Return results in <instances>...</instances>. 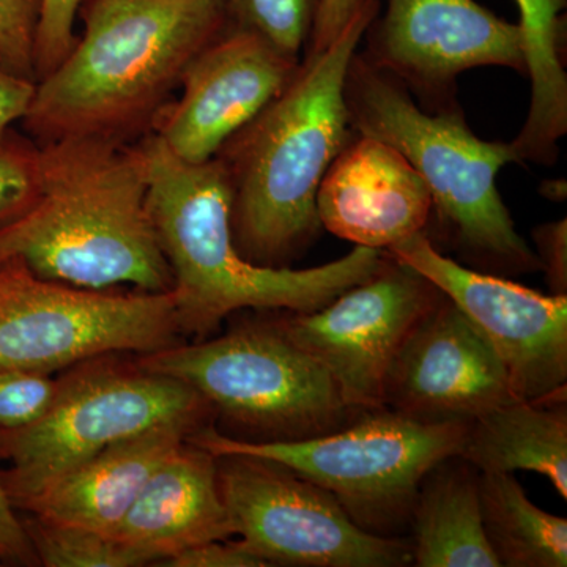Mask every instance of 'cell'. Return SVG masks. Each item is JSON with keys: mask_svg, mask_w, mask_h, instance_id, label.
<instances>
[{"mask_svg": "<svg viewBox=\"0 0 567 567\" xmlns=\"http://www.w3.org/2000/svg\"><path fill=\"white\" fill-rule=\"evenodd\" d=\"M197 432L163 424L112 443L41 492L22 513L112 535L167 457Z\"/></svg>", "mask_w": 567, "mask_h": 567, "instance_id": "18", "label": "cell"}, {"mask_svg": "<svg viewBox=\"0 0 567 567\" xmlns=\"http://www.w3.org/2000/svg\"><path fill=\"white\" fill-rule=\"evenodd\" d=\"M344 96L353 132L385 142L415 167L443 237L466 264L499 276L543 270L496 186L499 171L518 163L513 142L481 140L458 106L424 110L401 81L358 51Z\"/></svg>", "mask_w": 567, "mask_h": 567, "instance_id": "5", "label": "cell"}, {"mask_svg": "<svg viewBox=\"0 0 567 567\" xmlns=\"http://www.w3.org/2000/svg\"><path fill=\"white\" fill-rule=\"evenodd\" d=\"M33 554L44 567H137L151 565L134 548L125 546L95 529L43 520L35 516L21 518Z\"/></svg>", "mask_w": 567, "mask_h": 567, "instance_id": "23", "label": "cell"}, {"mask_svg": "<svg viewBox=\"0 0 567 567\" xmlns=\"http://www.w3.org/2000/svg\"><path fill=\"white\" fill-rule=\"evenodd\" d=\"M82 0H40L35 40L37 81L65 59L76 43L78 14Z\"/></svg>", "mask_w": 567, "mask_h": 567, "instance_id": "28", "label": "cell"}, {"mask_svg": "<svg viewBox=\"0 0 567 567\" xmlns=\"http://www.w3.org/2000/svg\"><path fill=\"white\" fill-rule=\"evenodd\" d=\"M410 522L412 566L502 567L483 525L480 472L461 456L445 458L424 476Z\"/></svg>", "mask_w": 567, "mask_h": 567, "instance_id": "19", "label": "cell"}, {"mask_svg": "<svg viewBox=\"0 0 567 567\" xmlns=\"http://www.w3.org/2000/svg\"><path fill=\"white\" fill-rule=\"evenodd\" d=\"M470 423H421L390 409L354 416L330 434L292 442H248L213 425L188 436L213 456L249 454L289 466L341 503L358 527L394 536L410 524L424 476L458 456Z\"/></svg>", "mask_w": 567, "mask_h": 567, "instance_id": "7", "label": "cell"}, {"mask_svg": "<svg viewBox=\"0 0 567 567\" xmlns=\"http://www.w3.org/2000/svg\"><path fill=\"white\" fill-rule=\"evenodd\" d=\"M379 10L372 3L327 50L305 54L289 85L216 153L230 188L234 244L249 262L290 267L319 237L317 192L357 136L347 70Z\"/></svg>", "mask_w": 567, "mask_h": 567, "instance_id": "1", "label": "cell"}, {"mask_svg": "<svg viewBox=\"0 0 567 567\" xmlns=\"http://www.w3.org/2000/svg\"><path fill=\"white\" fill-rule=\"evenodd\" d=\"M147 204L171 274L181 334L205 338L241 309L311 312L371 278L386 251L354 246L319 267H260L234 244L230 188L218 159L182 162L153 134L140 142Z\"/></svg>", "mask_w": 567, "mask_h": 567, "instance_id": "3", "label": "cell"}, {"mask_svg": "<svg viewBox=\"0 0 567 567\" xmlns=\"http://www.w3.org/2000/svg\"><path fill=\"white\" fill-rule=\"evenodd\" d=\"M462 458L480 473L533 472L567 498L566 395L517 401L473 420Z\"/></svg>", "mask_w": 567, "mask_h": 567, "instance_id": "20", "label": "cell"}, {"mask_svg": "<svg viewBox=\"0 0 567 567\" xmlns=\"http://www.w3.org/2000/svg\"><path fill=\"white\" fill-rule=\"evenodd\" d=\"M423 275L491 342L518 399L566 395L567 295H544L456 262L417 233L386 251Z\"/></svg>", "mask_w": 567, "mask_h": 567, "instance_id": "12", "label": "cell"}, {"mask_svg": "<svg viewBox=\"0 0 567 567\" xmlns=\"http://www.w3.org/2000/svg\"><path fill=\"white\" fill-rule=\"evenodd\" d=\"M216 462L235 535L268 565H412V543L358 527L330 492L289 466L249 454H224Z\"/></svg>", "mask_w": 567, "mask_h": 567, "instance_id": "10", "label": "cell"}, {"mask_svg": "<svg viewBox=\"0 0 567 567\" xmlns=\"http://www.w3.org/2000/svg\"><path fill=\"white\" fill-rule=\"evenodd\" d=\"M517 399L494 347L443 295L395 354L383 404L421 423H472Z\"/></svg>", "mask_w": 567, "mask_h": 567, "instance_id": "15", "label": "cell"}, {"mask_svg": "<svg viewBox=\"0 0 567 567\" xmlns=\"http://www.w3.org/2000/svg\"><path fill=\"white\" fill-rule=\"evenodd\" d=\"M43 185L41 147L10 130L0 137V229L35 204Z\"/></svg>", "mask_w": 567, "mask_h": 567, "instance_id": "25", "label": "cell"}, {"mask_svg": "<svg viewBox=\"0 0 567 567\" xmlns=\"http://www.w3.org/2000/svg\"><path fill=\"white\" fill-rule=\"evenodd\" d=\"M82 35L37 81L25 130L41 144L123 142L151 128L183 71L230 22L223 0H82Z\"/></svg>", "mask_w": 567, "mask_h": 567, "instance_id": "2", "label": "cell"}, {"mask_svg": "<svg viewBox=\"0 0 567 567\" xmlns=\"http://www.w3.org/2000/svg\"><path fill=\"white\" fill-rule=\"evenodd\" d=\"M532 237L551 295H567V219L540 224Z\"/></svg>", "mask_w": 567, "mask_h": 567, "instance_id": "30", "label": "cell"}, {"mask_svg": "<svg viewBox=\"0 0 567 567\" xmlns=\"http://www.w3.org/2000/svg\"><path fill=\"white\" fill-rule=\"evenodd\" d=\"M488 544L506 567H566L567 520L540 509L514 473H480Z\"/></svg>", "mask_w": 567, "mask_h": 567, "instance_id": "21", "label": "cell"}, {"mask_svg": "<svg viewBox=\"0 0 567 567\" xmlns=\"http://www.w3.org/2000/svg\"><path fill=\"white\" fill-rule=\"evenodd\" d=\"M39 14L40 0H0V65L33 81Z\"/></svg>", "mask_w": 567, "mask_h": 567, "instance_id": "27", "label": "cell"}, {"mask_svg": "<svg viewBox=\"0 0 567 567\" xmlns=\"http://www.w3.org/2000/svg\"><path fill=\"white\" fill-rule=\"evenodd\" d=\"M111 536L156 565L186 548L235 536L216 456L186 440L153 473Z\"/></svg>", "mask_w": 567, "mask_h": 567, "instance_id": "17", "label": "cell"}, {"mask_svg": "<svg viewBox=\"0 0 567 567\" xmlns=\"http://www.w3.org/2000/svg\"><path fill=\"white\" fill-rule=\"evenodd\" d=\"M230 25L262 37L276 50L301 61L319 0H223Z\"/></svg>", "mask_w": 567, "mask_h": 567, "instance_id": "24", "label": "cell"}, {"mask_svg": "<svg viewBox=\"0 0 567 567\" xmlns=\"http://www.w3.org/2000/svg\"><path fill=\"white\" fill-rule=\"evenodd\" d=\"M40 147L39 199L0 229V265L20 262L41 279L82 289H173L140 145L63 140Z\"/></svg>", "mask_w": 567, "mask_h": 567, "instance_id": "4", "label": "cell"}, {"mask_svg": "<svg viewBox=\"0 0 567 567\" xmlns=\"http://www.w3.org/2000/svg\"><path fill=\"white\" fill-rule=\"evenodd\" d=\"M0 563L2 565L39 566L21 518L11 505L0 481Z\"/></svg>", "mask_w": 567, "mask_h": 567, "instance_id": "32", "label": "cell"}, {"mask_svg": "<svg viewBox=\"0 0 567 567\" xmlns=\"http://www.w3.org/2000/svg\"><path fill=\"white\" fill-rule=\"evenodd\" d=\"M322 229L354 246L388 251L424 233L432 196L401 152L357 134L328 167L317 192Z\"/></svg>", "mask_w": 567, "mask_h": 567, "instance_id": "16", "label": "cell"}, {"mask_svg": "<svg viewBox=\"0 0 567 567\" xmlns=\"http://www.w3.org/2000/svg\"><path fill=\"white\" fill-rule=\"evenodd\" d=\"M58 379L24 369H0V429L35 423L58 393Z\"/></svg>", "mask_w": 567, "mask_h": 567, "instance_id": "26", "label": "cell"}, {"mask_svg": "<svg viewBox=\"0 0 567 567\" xmlns=\"http://www.w3.org/2000/svg\"><path fill=\"white\" fill-rule=\"evenodd\" d=\"M379 0H319L305 54H317L334 43L360 11Z\"/></svg>", "mask_w": 567, "mask_h": 567, "instance_id": "31", "label": "cell"}, {"mask_svg": "<svg viewBox=\"0 0 567 567\" xmlns=\"http://www.w3.org/2000/svg\"><path fill=\"white\" fill-rule=\"evenodd\" d=\"M48 412L21 429H0V481L14 509L58 483L112 443L163 424L200 431L215 410L181 380L142 368L118 353L73 365L58 379Z\"/></svg>", "mask_w": 567, "mask_h": 567, "instance_id": "6", "label": "cell"}, {"mask_svg": "<svg viewBox=\"0 0 567 567\" xmlns=\"http://www.w3.org/2000/svg\"><path fill=\"white\" fill-rule=\"evenodd\" d=\"M162 566L167 567H267V561L244 540H208L174 555Z\"/></svg>", "mask_w": 567, "mask_h": 567, "instance_id": "29", "label": "cell"}, {"mask_svg": "<svg viewBox=\"0 0 567 567\" xmlns=\"http://www.w3.org/2000/svg\"><path fill=\"white\" fill-rule=\"evenodd\" d=\"M540 193L550 200H565L566 199V183L565 182H548L544 183Z\"/></svg>", "mask_w": 567, "mask_h": 567, "instance_id": "34", "label": "cell"}, {"mask_svg": "<svg viewBox=\"0 0 567 567\" xmlns=\"http://www.w3.org/2000/svg\"><path fill=\"white\" fill-rule=\"evenodd\" d=\"M516 3L532 99L540 103L558 102L567 93L566 0H516Z\"/></svg>", "mask_w": 567, "mask_h": 567, "instance_id": "22", "label": "cell"}, {"mask_svg": "<svg viewBox=\"0 0 567 567\" xmlns=\"http://www.w3.org/2000/svg\"><path fill=\"white\" fill-rule=\"evenodd\" d=\"M178 338L173 290L112 293L0 265V369L51 374L103 354L158 352Z\"/></svg>", "mask_w": 567, "mask_h": 567, "instance_id": "9", "label": "cell"}, {"mask_svg": "<svg viewBox=\"0 0 567 567\" xmlns=\"http://www.w3.org/2000/svg\"><path fill=\"white\" fill-rule=\"evenodd\" d=\"M35 89L37 81L11 73L0 65V137L10 132L14 122L25 117Z\"/></svg>", "mask_w": 567, "mask_h": 567, "instance_id": "33", "label": "cell"}, {"mask_svg": "<svg viewBox=\"0 0 567 567\" xmlns=\"http://www.w3.org/2000/svg\"><path fill=\"white\" fill-rule=\"evenodd\" d=\"M0 566H2V563H0Z\"/></svg>", "mask_w": 567, "mask_h": 567, "instance_id": "35", "label": "cell"}, {"mask_svg": "<svg viewBox=\"0 0 567 567\" xmlns=\"http://www.w3.org/2000/svg\"><path fill=\"white\" fill-rule=\"evenodd\" d=\"M158 374L194 388L248 442H292L330 434L353 412L319 361L270 323L221 338L134 354Z\"/></svg>", "mask_w": 567, "mask_h": 567, "instance_id": "8", "label": "cell"}, {"mask_svg": "<svg viewBox=\"0 0 567 567\" xmlns=\"http://www.w3.org/2000/svg\"><path fill=\"white\" fill-rule=\"evenodd\" d=\"M300 62L229 25L183 71L182 96L164 104L152 134L182 162H210L289 85Z\"/></svg>", "mask_w": 567, "mask_h": 567, "instance_id": "14", "label": "cell"}, {"mask_svg": "<svg viewBox=\"0 0 567 567\" xmlns=\"http://www.w3.org/2000/svg\"><path fill=\"white\" fill-rule=\"evenodd\" d=\"M443 293L386 252L371 278L311 312H290L276 327L327 369L353 412L385 409L395 354Z\"/></svg>", "mask_w": 567, "mask_h": 567, "instance_id": "11", "label": "cell"}, {"mask_svg": "<svg viewBox=\"0 0 567 567\" xmlns=\"http://www.w3.org/2000/svg\"><path fill=\"white\" fill-rule=\"evenodd\" d=\"M365 59L415 93L424 110L457 107L465 71L505 66L525 73L524 37L516 22L476 0H388L369 25Z\"/></svg>", "mask_w": 567, "mask_h": 567, "instance_id": "13", "label": "cell"}]
</instances>
